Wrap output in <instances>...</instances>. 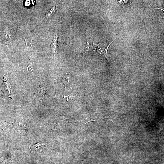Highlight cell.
I'll list each match as a JSON object with an SVG mask.
<instances>
[{"label": "cell", "mask_w": 164, "mask_h": 164, "mask_svg": "<svg viewBox=\"0 0 164 164\" xmlns=\"http://www.w3.org/2000/svg\"><path fill=\"white\" fill-rule=\"evenodd\" d=\"M114 41L110 43H100L97 45L93 43L91 39L87 42L85 50L86 51L88 50L97 51L103 57L106 62L109 63L107 57V52L110 45Z\"/></svg>", "instance_id": "cell-1"}, {"label": "cell", "mask_w": 164, "mask_h": 164, "mask_svg": "<svg viewBox=\"0 0 164 164\" xmlns=\"http://www.w3.org/2000/svg\"><path fill=\"white\" fill-rule=\"evenodd\" d=\"M47 88L45 85L40 83L37 89V95L39 99L42 100L46 96Z\"/></svg>", "instance_id": "cell-2"}, {"label": "cell", "mask_w": 164, "mask_h": 164, "mask_svg": "<svg viewBox=\"0 0 164 164\" xmlns=\"http://www.w3.org/2000/svg\"><path fill=\"white\" fill-rule=\"evenodd\" d=\"M58 36L57 35H56L53 39L50 46L54 57L56 56L58 50Z\"/></svg>", "instance_id": "cell-3"}, {"label": "cell", "mask_w": 164, "mask_h": 164, "mask_svg": "<svg viewBox=\"0 0 164 164\" xmlns=\"http://www.w3.org/2000/svg\"><path fill=\"white\" fill-rule=\"evenodd\" d=\"M45 145V144L44 142H39L35 145H30V150L31 152H33L43 146Z\"/></svg>", "instance_id": "cell-4"}, {"label": "cell", "mask_w": 164, "mask_h": 164, "mask_svg": "<svg viewBox=\"0 0 164 164\" xmlns=\"http://www.w3.org/2000/svg\"><path fill=\"white\" fill-rule=\"evenodd\" d=\"M33 41L29 39H25L24 40L25 45L26 47L30 48L33 46Z\"/></svg>", "instance_id": "cell-5"}, {"label": "cell", "mask_w": 164, "mask_h": 164, "mask_svg": "<svg viewBox=\"0 0 164 164\" xmlns=\"http://www.w3.org/2000/svg\"><path fill=\"white\" fill-rule=\"evenodd\" d=\"M33 1L32 0H26L24 2V5L26 7H29L34 4Z\"/></svg>", "instance_id": "cell-6"}, {"label": "cell", "mask_w": 164, "mask_h": 164, "mask_svg": "<svg viewBox=\"0 0 164 164\" xmlns=\"http://www.w3.org/2000/svg\"><path fill=\"white\" fill-rule=\"evenodd\" d=\"M56 9V6H55L53 8H52L50 10V12H49L48 14H46V15L48 17L49 16V15H51L52 13H53L55 12V11Z\"/></svg>", "instance_id": "cell-7"}, {"label": "cell", "mask_w": 164, "mask_h": 164, "mask_svg": "<svg viewBox=\"0 0 164 164\" xmlns=\"http://www.w3.org/2000/svg\"><path fill=\"white\" fill-rule=\"evenodd\" d=\"M155 9H161V10H162V11H164V10H163V9H161L159 8H155Z\"/></svg>", "instance_id": "cell-8"}]
</instances>
